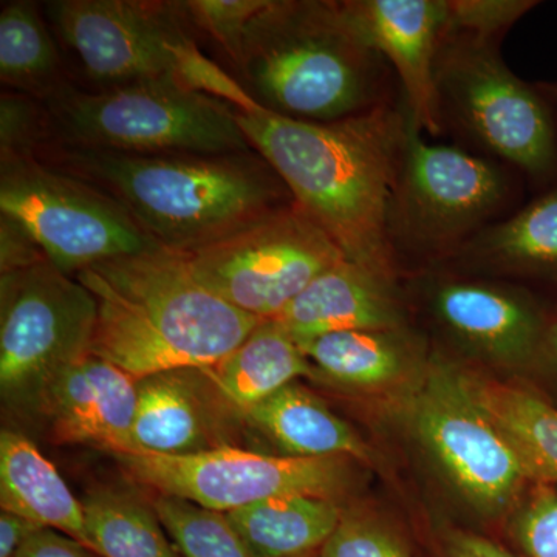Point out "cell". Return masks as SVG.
I'll list each match as a JSON object with an SVG mask.
<instances>
[{
	"mask_svg": "<svg viewBox=\"0 0 557 557\" xmlns=\"http://www.w3.org/2000/svg\"><path fill=\"white\" fill-rule=\"evenodd\" d=\"M234 112L251 148L346 259L395 282L388 208L412 123L405 104L332 123L285 119L258 104Z\"/></svg>",
	"mask_w": 557,
	"mask_h": 557,
	"instance_id": "1",
	"label": "cell"
},
{
	"mask_svg": "<svg viewBox=\"0 0 557 557\" xmlns=\"http://www.w3.org/2000/svg\"><path fill=\"white\" fill-rule=\"evenodd\" d=\"M33 156L100 189L159 247L178 255L208 247L295 201L255 149L123 153L46 145Z\"/></svg>",
	"mask_w": 557,
	"mask_h": 557,
	"instance_id": "2",
	"label": "cell"
},
{
	"mask_svg": "<svg viewBox=\"0 0 557 557\" xmlns=\"http://www.w3.org/2000/svg\"><path fill=\"white\" fill-rule=\"evenodd\" d=\"M75 277L97 300L90 354L137 381L211 368L265 321L219 298L185 256L163 248L106 260Z\"/></svg>",
	"mask_w": 557,
	"mask_h": 557,
	"instance_id": "3",
	"label": "cell"
},
{
	"mask_svg": "<svg viewBox=\"0 0 557 557\" xmlns=\"http://www.w3.org/2000/svg\"><path fill=\"white\" fill-rule=\"evenodd\" d=\"M231 61L248 97L285 119L332 123L394 101L386 61L335 0H269Z\"/></svg>",
	"mask_w": 557,
	"mask_h": 557,
	"instance_id": "4",
	"label": "cell"
},
{
	"mask_svg": "<svg viewBox=\"0 0 557 557\" xmlns=\"http://www.w3.org/2000/svg\"><path fill=\"white\" fill-rule=\"evenodd\" d=\"M42 104V146L123 153H228L252 149L230 104L177 83L90 91L69 86Z\"/></svg>",
	"mask_w": 557,
	"mask_h": 557,
	"instance_id": "5",
	"label": "cell"
},
{
	"mask_svg": "<svg viewBox=\"0 0 557 557\" xmlns=\"http://www.w3.org/2000/svg\"><path fill=\"white\" fill-rule=\"evenodd\" d=\"M44 10L97 90L177 83L200 91L214 65L190 38L182 2L53 0Z\"/></svg>",
	"mask_w": 557,
	"mask_h": 557,
	"instance_id": "6",
	"label": "cell"
},
{
	"mask_svg": "<svg viewBox=\"0 0 557 557\" xmlns=\"http://www.w3.org/2000/svg\"><path fill=\"white\" fill-rule=\"evenodd\" d=\"M443 129L453 127L480 150L531 175L557 160L552 110L541 90L500 57V42L446 32L435 65Z\"/></svg>",
	"mask_w": 557,
	"mask_h": 557,
	"instance_id": "7",
	"label": "cell"
},
{
	"mask_svg": "<svg viewBox=\"0 0 557 557\" xmlns=\"http://www.w3.org/2000/svg\"><path fill=\"white\" fill-rule=\"evenodd\" d=\"M509 194L511 183L497 161L428 143L412 121L388 208L395 256L454 258L496 222Z\"/></svg>",
	"mask_w": 557,
	"mask_h": 557,
	"instance_id": "8",
	"label": "cell"
},
{
	"mask_svg": "<svg viewBox=\"0 0 557 557\" xmlns=\"http://www.w3.org/2000/svg\"><path fill=\"white\" fill-rule=\"evenodd\" d=\"M98 307L75 276L50 260L0 277V392L3 405L35 417L49 381L90 355Z\"/></svg>",
	"mask_w": 557,
	"mask_h": 557,
	"instance_id": "9",
	"label": "cell"
},
{
	"mask_svg": "<svg viewBox=\"0 0 557 557\" xmlns=\"http://www.w3.org/2000/svg\"><path fill=\"white\" fill-rule=\"evenodd\" d=\"M0 211L20 222L70 276L161 248L115 200L33 153H0Z\"/></svg>",
	"mask_w": 557,
	"mask_h": 557,
	"instance_id": "10",
	"label": "cell"
},
{
	"mask_svg": "<svg viewBox=\"0 0 557 557\" xmlns=\"http://www.w3.org/2000/svg\"><path fill=\"white\" fill-rule=\"evenodd\" d=\"M131 485L149 494L174 496L220 512L285 496H314L346 504L357 480L354 458H300L225 448L163 456H112Z\"/></svg>",
	"mask_w": 557,
	"mask_h": 557,
	"instance_id": "11",
	"label": "cell"
},
{
	"mask_svg": "<svg viewBox=\"0 0 557 557\" xmlns=\"http://www.w3.org/2000/svg\"><path fill=\"white\" fill-rule=\"evenodd\" d=\"M420 379L408 399L420 445L479 516L511 515L528 475L511 443L472 397L463 369L434 361Z\"/></svg>",
	"mask_w": 557,
	"mask_h": 557,
	"instance_id": "12",
	"label": "cell"
},
{
	"mask_svg": "<svg viewBox=\"0 0 557 557\" xmlns=\"http://www.w3.org/2000/svg\"><path fill=\"white\" fill-rule=\"evenodd\" d=\"M185 256L194 277L245 313L274 319L346 259L296 201Z\"/></svg>",
	"mask_w": 557,
	"mask_h": 557,
	"instance_id": "13",
	"label": "cell"
},
{
	"mask_svg": "<svg viewBox=\"0 0 557 557\" xmlns=\"http://www.w3.org/2000/svg\"><path fill=\"white\" fill-rule=\"evenodd\" d=\"M355 30L395 70L403 104L421 132L442 134L435 65L446 32V0H343Z\"/></svg>",
	"mask_w": 557,
	"mask_h": 557,
	"instance_id": "14",
	"label": "cell"
},
{
	"mask_svg": "<svg viewBox=\"0 0 557 557\" xmlns=\"http://www.w3.org/2000/svg\"><path fill=\"white\" fill-rule=\"evenodd\" d=\"M137 380L87 355L58 372L40 394L35 417L54 445H84L109 456L138 453L134 440Z\"/></svg>",
	"mask_w": 557,
	"mask_h": 557,
	"instance_id": "15",
	"label": "cell"
},
{
	"mask_svg": "<svg viewBox=\"0 0 557 557\" xmlns=\"http://www.w3.org/2000/svg\"><path fill=\"white\" fill-rule=\"evenodd\" d=\"M244 421L220 397L205 369H175L137 381L138 453L193 456L242 446Z\"/></svg>",
	"mask_w": 557,
	"mask_h": 557,
	"instance_id": "16",
	"label": "cell"
},
{
	"mask_svg": "<svg viewBox=\"0 0 557 557\" xmlns=\"http://www.w3.org/2000/svg\"><path fill=\"white\" fill-rule=\"evenodd\" d=\"M429 307L461 347L497 364H522L541 346V318L511 289L467 277H438Z\"/></svg>",
	"mask_w": 557,
	"mask_h": 557,
	"instance_id": "17",
	"label": "cell"
},
{
	"mask_svg": "<svg viewBox=\"0 0 557 557\" xmlns=\"http://www.w3.org/2000/svg\"><path fill=\"white\" fill-rule=\"evenodd\" d=\"M298 344L350 330L406 327L395 282L351 260L319 274L274 318Z\"/></svg>",
	"mask_w": 557,
	"mask_h": 557,
	"instance_id": "18",
	"label": "cell"
},
{
	"mask_svg": "<svg viewBox=\"0 0 557 557\" xmlns=\"http://www.w3.org/2000/svg\"><path fill=\"white\" fill-rule=\"evenodd\" d=\"M242 421L245 431L267 440L282 456L348 457L364 465L375 460L364 438L296 381L252 406Z\"/></svg>",
	"mask_w": 557,
	"mask_h": 557,
	"instance_id": "19",
	"label": "cell"
},
{
	"mask_svg": "<svg viewBox=\"0 0 557 557\" xmlns=\"http://www.w3.org/2000/svg\"><path fill=\"white\" fill-rule=\"evenodd\" d=\"M0 507L60 531L94 552L83 504L38 446L13 429L0 432Z\"/></svg>",
	"mask_w": 557,
	"mask_h": 557,
	"instance_id": "20",
	"label": "cell"
},
{
	"mask_svg": "<svg viewBox=\"0 0 557 557\" xmlns=\"http://www.w3.org/2000/svg\"><path fill=\"white\" fill-rule=\"evenodd\" d=\"M299 347L313 366V380L341 391H383L418 369L416 341L406 327L329 333Z\"/></svg>",
	"mask_w": 557,
	"mask_h": 557,
	"instance_id": "21",
	"label": "cell"
},
{
	"mask_svg": "<svg viewBox=\"0 0 557 557\" xmlns=\"http://www.w3.org/2000/svg\"><path fill=\"white\" fill-rule=\"evenodd\" d=\"M205 370L220 397L240 418L296 380L314 376L299 344L274 319L260 322L228 357Z\"/></svg>",
	"mask_w": 557,
	"mask_h": 557,
	"instance_id": "22",
	"label": "cell"
},
{
	"mask_svg": "<svg viewBox=\"0 0 557 557\" xmlns=\"http://www.w3.org/2000/svg\"><path fill=\"white\" fill-rule=\"evenodd\" d=\"M472 397L511 443L528 480L557 482V408L537 392L463 369Z\"/></svg>",
	"mask_w": 557,
	"mask_h": 557,
	"instance_id": "23",
	"label": "cell"
},
{
	"mask_svg": "<svg viewBox=\"0 0 557 557\" xmlns=\"http://www.w3.org/2000/svg\"><path fill=\"white\" fill-rule=\"evenodd\" d=\"M346 504L285 496L226 512L256 557H318L343 518Z\"/></svg>",
	"mask_w": 557,
	"mask_h": 557,
	"instance_id": "24",
	"label": "cell"
},
{
	"mask_svg": "<svg viewBox=\"0 0 557 557\" xmlns=\"http://www.w3.org/2000/svg\"><path fill=\"white\" fill-rule=\"evenodd\" d=\"M91 548L101 557H183L137 486L95 485L81 498Z\"/></svg>",
	"mask_w": 557,
	"mask_h": 557,
	"instance_id": "25",
	"label": "cell"
},
{
	"mask_svg": "<svg viewBox=\"0 0 557 557\" xmlns=\"http://www.w3.org/2000/svg\"><path fill=\"white\" fill-rule=\"evenodd\" d=\"M0 79L9 90L47 100L69 87L57 38L35 2H3L0 11Z\"/></svg>",
	"mask_w": 557,
	"mask_h": 557,
	"instance_id": "26",
	"label": "cell"
},
{
	"mask_svg": "<svg viewBox=\"0 0 557 557\" xmlns=\"http://www.w3.org/2000/svg\"><path fill=\"white\" fill-rule=\"evenodd\" d=\"M454 258L505 271L557 270V189L491 223Z\"/></svg>",
	"mask_w": 557,
	"mask_h": 557,
	"instance_id": "27",
	"label": "cell"
},
{
	"mask_svg": "<svg viewBox=\"0 0 557 557\" xmlns=\"http://www.w3.org/2000/svg\"><path fill=\"white\" fill-rule=\"evenodd\" d=\"M146 496L183 557H256L226 512L185 498L149 493Z\"/></svg>",
	"mask_w": 557,
	"mask_h": 557,
	"instance_id": "28",
	"label": "cell"
},
{
	"mask_svg": "<svg viewBox=\"0 0 557 557\" xmlns=\"http://www.w3.org/2000/svg\"><path fill=\"white\" fill-rule=\"evenodd\" d=\"M318 557H413L408 536L366 507H344L343 518Z\"/></svg>",
	"mask_w": 557,
	"mask_h": 557,
	"instance_id": "29",
	"label": "cell"
},
{
	"mask_svg": "<svg viewBox=\"0 0 557 557\" xmlns=\"http://www.w3.org/2000/svg\"><path fill=\"white\" fill-rule=\"evenodd\" d=\"M507 536L518 557H557V487L542 485L512 509Z\"/></svg>",
	"mask_w": 557,
	"mask_h": 557,
	"instance_id": "30",
	"label": "cell"
},
{
	"mask_svg": "<svg viewBox=\"0 0 557 557\" xmlns=\"http://www.w3.org/2000/svg\"><path fill=\"white\" fill-rule=\"evenodd\" d=\"M448 30L502 42L505 33L534 9L531 0H446Z\"/></svg>",
	"mask_w": 557,
	"mask_h": 557,
	"instance_id": "31",
	"label": "cell"
},
{
	"mask_svg": "<svg viewBox=\"0 0 557 557\" xmlns=\"http://www.w3.org/2000/svg\"><path fill=\"white\" fill-rule=\"evenodd\" d=\"M269 0H188L182 2L189 24L211 36L222 50L234 57L249 21Z\"/></svg>",
	"mask_w": 557,
	"mask_h": 557,
	"instance_id": "32",
	"label": "cell"
},
{
	"mask_svg": "<svg viewBox=\"0 0 557 557\" xmlns=\"http://www.w3.org/2000/svg\"><path fill=\"white\" fill-rule=\"evenodd\" d=\"M46 141V109L30 95L7 90L0 97V153H35Z\"/></svg>",
	"mask_w": 557,
	"mask_h": 557,
	"instance_id": "33",
	"label": "cell"
},
{
	"mask_svg": "<svg viewBox=\"0 0 557 557\" xmlns=\"http://www.w3.org/2000/svg\"><path fill=\"white\" fill-rule=\"evenodd\" d=\"M423 557H518L497 539L463 527H443L432 534Z\"/></svg>",
	"mask_w": 557,
	"mask_h": 557,
	"instance_id": "34",
	"label": "cell"
},
{
	"mask_svg": "<svg viewBox=\"0 0 557 557\" xmlns=\"http://www.w3.org/2000/svg\"><path fill=\"white\" fill-rule=\"evenodd\" d=\"M49 260L24 226L10 215L0 214V271L27 269Z\"/></svg>",
	"mask_w": 557,
	"mask_h": 557,
	"instance_id": "35",
	"label": "cell"
},
{
	"mask_svg": "<svg viewBox=\"0 0 557 557\" xmlns=\"http://www.w3.org/2000/svg\"><path fill=\"white\" fill-rule=\"evenodd\" d=\"M14 557H101L60 531L42 528Z\"/></svg>",
	"mask_w": 557,
	"mask_h": 557,
	"instance_id": "36",
	"label": "cell"
},
{
	"mask_svg": "<svg viewBox=\"0 0 557 557\" xmlns=\"http://www.w3.org/2000/svg\"><path fill=\"white\" fill-rule=\"evenodd\" d=\"M42 530L38 523L22 518L14 512L2 511L0 515V557H14L17 552Z\"/></svg>",
	"mask_w": 557,
	"mask_h": 557,
	"instance_id": "37",
	"label": "cell"
},
{
	"mask_svg": "<svg viewBox=\"0 0 557 557\" xmlns=\"http://www.w3.org/2000/svg\"><path fill=\"white\" fill-rule=\"evenodd\" d=\"M545 347H547L549 357L557 362V321L555 325L548 330L547 338H545Z\"/></svg>",
	"mask_w": 557,
	"mask_h": 557,
	"instance_id": "38",
	"label": "cell"
},
{
	"mask_svg": "<svg viewBox=\"0 0 557 557\" xmlns=\"http://www.w3.org/2000/svg\"><path fill=\"white\" fill-rule=\"evenodd\" d=\"M541 89V87H539ZM542 94L548 95V97H552L553 100H555L557 104V86H542L541 89Z\"/></svg>",
	"mask_w": 557,
	"mask_h": 557,
	"instance_id": "39",
	"label": "cell"
}]
</instances>
